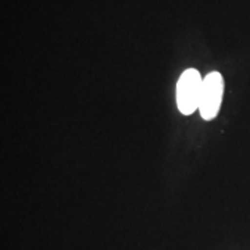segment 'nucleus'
<instances>
[{
    "instance_id": "1",
    "label": "nucleus",
    "mask_w": 250,
    "mask_h": 250,
    "mask_svg": "<svg viewBox=\"0 0 250 250\" xmlns=\"http://www.w3.org/2000/svg\"><path fill=\"white\" fill-rule=\"evenodd\" d=\"M203 78L195 68H188L181 74L177 83V106L184 116H190L199 110Z\"/></svg>"
},
{
    "instance_id": "2",
    "label": "nucleus",
    "mask_w": 250,
    "mask_h": 250,
    "mask_svg": "<svg viewBox=\"0 0 250 250\" xmlns=\"http://www.w3.org/2000/svg\"><path fill=\"white\" fill-rule=\"evenodd\" d=\"M224 78L220 72H208L203 78L199 113L203 120L211 121L218 116L224 98Z\"/></svg>"
}]
</instances>
